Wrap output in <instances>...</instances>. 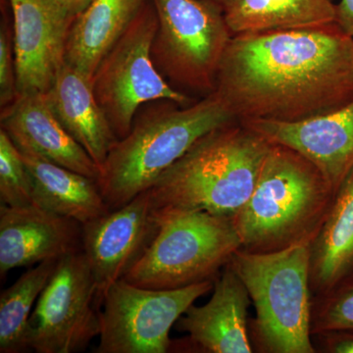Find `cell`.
<instances>
[{
  "instance_id": "1",
  "label": "cell",
  "mask_w": 353,
  "mask_h": 353,
  "mask_svg": "<svg viewBox=\"0 0 353 353\" xmlns=\"http://www.w3.org/2000/svg\"><path fill=\"white\" fill-rule=\"evenodd\" d=\"M215 92L236 119L299 121L353 99V38L336 24L236 34Z\"/></svg>"
},
{
  "instance_id": "2",
  "label": "cell",
  "mask_w": 353,
  "mask_h": 353,
  "mask_svg": "<svg viewBox=\"0 0 353 353\" xmlns=\"http://www.w3.org/2000/svg\"><path fill=\"white\" fill-rule=\"evenodd\" d=\"M271 146L243 124L209 132L148 189L155 212L201 211L233 219L252 196Z\"/></svg>"
},
{
  "instance_id": "3",
  "label": "cell",
  "mask_w": 353,
  "mask_h": 353,
  "mask_svg": "<svg viewBox=\"0 0 353 353\" xmlns=\"http://www.w3.org/2000/svg\"><path fill=\"white\" fill-rule=\"evenodd\" d=\"M334 194L314 164L287 146L272 143L252 196L232 219L241 250L267 253L311 245Z\"/></svg>"
},
{
  "instance_id": "4",
  "label": "cell",
  "mask_w": 353,
  "mask_h": 353,
  "mask_svg": "<svg viewBox=\"0 0 353 353\" xmlns=\"http://www.w3.org/2000/svg\"><path fill=\"white\" fill-rule=\"evenodd\" d=\"M236 120L216 92L189 108L165 106L136 116L129 134L111 148L97 181L110 211L150 189L197 141Z\"/></svg>"
},
{
  "instance_id": "5",
  "label": "cell",
  "mask_w": 353,
  "mask_h": 353,
  "mask_svg": "<svg viewBox=\"0 0 353 353\" xmlns=\"http://www.w3.org/2000/svg\"><path fill=\"white\" fill-rule=\"evenodd\" d=\"M254 305L253 348L265 353H315L311 332L310 243L279 252L239 250L230 261Z\"/></svg>"
},
{
  "instance_id": "6",
  "label": "cell",
  "mask_w": 353,
  "mask_h": 353,
  "mask_svg": "<svg viewBox=\"0 0 353 353\" xmlns=\"http://www.w3.org/2000/svg\"><path fill=\"white\" fill-rule=\"evenodd\" d=\"M155 214L157 236L123 278L131 284L174 290L215 281L241 248L231 218L201 211Z\"/></svg>"
},
{
  "instance_id": "7",
  "label": "cell",
  "mask_w": 353,
  "mask_h": 353,
  "mask_svg": "<svg viewBox=\"0 0 353 353\" xmlns=\"http://www.w3.org/2000/svg\"><path fill=\"white\" fill-rule=\"evenodd\" d=\"M157 29V11L152 2L148 1L102 59L92 78L95 99L118 141L131 131L137 111L143 104L188 102L185 94L164 80L153 61Z\"/></svg>"
},
{
  "instance_id": "8",
  "label": "cell",
  "mask_w": 353,
  "mask_h": 353,
  "mask_svg": "<svg viewBox=\"0 0 353 353\" xmlns=\"http://www.w3.org/2000/svg\"><path fill=\"white\" fill-rule=\"evenodd\" d=\"M158 19L152 57L176 82L196 90L216 85L232 32L217 0H152Z\"/></svg>"
},
{
  "instance_id": "9",
  "label": "cell",
  "mask_w": 353,
  "mask_h": 353,
  "mask_svg": "<svg viewBox=\"0 0 353 353\" xmlns=\"http://www.w3.org/2000/svg\"><path fill=\"white\" fill-rule=\"evenodd\" d=\"M213 287L214 281H206L181 289L154 290L121 279L102 299L101 334L95 352H170L172 327Z\"/></svg>"
},
{
  "instance_id": "10",
  "label": "cell",
  "mask_w": 353,
  "mask_h": 353,
  "mask_svg": "<svg viewBox=\"0 0 353 353\" xmlns=\"http://www.w3.org/2000/svg\"><path fill=\"white\" fill-rule=\"evenodd\" d=\"M94 274L83 250L59 260L30 317V345L37 353L85 350L101 334Z\"/></svg>"
},
{
  "instance_id": "11",
  "label": "cell",
  "mask_w": 353,
  "mask_h": 353,
  "mask_svg": "<svg viewBox=\"0 0 353 353\" xmlns=\"http://www.w3.org/2000/svg\"><path fill=\"white\" fill-rule=\"evenodd\" d=\"M158 228L148 190L122 208L82 225V250L94 274L99 305L110 285L143 256Z\"/></svg>"
},
{
  "instance_id": "12",
  "label": "cell",
  "mask_w": 353,
  "mask_h": 353,
  "mask_svg": "<svg viewBox=\"0 0 353 353\" xmlns=\"http://www.w3.org/2000/svg\"><path fill=\"white\" fill-rule=\"evenodd\" d=\"M18 94H46L65 63L70 16L55 0H9Z\"/></svg>"
},
{
  "instance_id": "13",
  "label": "cell",
  "mask_w": 353,
  "mask_h": 353,
  "mask_svg": "<svg viewBox=\"0 0 353 353\" xmlns=\"http://www.w3.org/2000/svg\"><path fill=\"white\" fill-rule=\"evenodd\" d=\"M252 303L243 281L228 263L215 279L213 294L204 305H190L176 321L188 334L172 341L171 352L252 353L248 306Z\"/></svg>"
},
{
  "instance_id": "14",
  "label": "cell",
  "mask_w": 353,
  "mask_h": 353,
  "mask_svg": "<svg viewBox=\"0 0 353 353\" xmlns=\"http://www.w3.org/2000/svg\"><path fill=\"white\" fill-rule=\"evenodd\" d=\"M241 124L271 143L303 155L317 167L334 192L353 169V99L306 119L248 120Z\"/></svg>"
},
{
  "instance_id": "15",
  "label": "cell",
  "mask_w": 353,
  "mask_h": 353,
  "mask_svg": "<svg viewBox=\"0 0 353 353\" xmlns=\"http://www.w3.org/2000/svg\"><path fill=\"white\" fill-rule=\"evenodd\" d=\"M82 250V224L41 206L0 205V274Z\"/></svg>"
},
{
  "instance_id": "16",
  "label": "cell",
  "mask_w": 353,
  "mask_h": 353,
  "mask_svg": "<svg viewBox=\"0 0 353 353\" xmlns=\"http://www.w3.org/2000/svg\"><path fill=\"white\" fill-rule=\"evenodd\" d=\"M1 129L19 150L99 181L101 169L62 126L46 94H18L2 108Z\"/></svg>"
},
{
  "instance_id": "17",
  "label": "cell",
  "mask_w": 353,
  "mask_h": 353,
  "mask_svg": "<svg viewBox=\"0 0 353 353\" xmlns=\"http://www.w3.org/2000/svg\"><path fill=\"white\" fill-rule=\"evenodd\" d=\"M46 97L62 126L101 169L118 139L95 99L92 81L64 63Z\"/></svg>"
},
{
  "instance_id": "18",
  "label": "cell",
  "mask_w": 353,
  "mask_h": 353,
  "mask_svg": "<svg viewBox=\"0 0 353 353\" xmlns=\"http://www.w3.org/2000/svg\"><path fill=\"white\" fill-rule=\"evenodd\" d=\"M146 2L148 0H94L72 23L65 63L92 81L102 59Z\"/></svg>"
},
{
  "instance_id": "19",
  "label": "cell",
  "mask_w": 353,
  "mask_h": 353,
  "mask_svg": "<svg viewBox=\"0 0 353 353\" xmlns=\"http://www.w3.org/2000/svg\"><path fill=\"white\" fill-rule=\"evenodd\" d=\"M19 150L31 176L37 205L82 225L110 211L97 180L30 150Z\"/></svg>"
},
{
  "instance_id": "20",
  "label": "cell",
  "mask_w": 353,
  "mask_h": 353,
  "mask_svg": "<svg viewBox=\"0 0 353 353\" xmlns=\"http://www.w3.org/2000/svg\"><path fill=\"white\" fill-rule=\"evenodd\" d=\"M353 276V169L334 194L310 245V288L323 296Z\"/></svg>"
},
{
  "instance_id": "21",
  "label": "cell",
  "mask_w": 353,
  "mask_h": 353,
  "mask_svg": "<svg viewBox=\"0 0 353 353\" xmlns=\"http://www.w3.org/2000/svg\"><path fill=\"white\" fill-rule=\"evenodd\" d=\"M219 3L234 36L336 24L332 0H220Z\"/></svg>"
},
{
  "instance_id": "22",
  "label": "cell",
  "mask_w": 353,
  "mask_h": 353,
  "mask_svg": "<svg viewBox=\"0 0 353 353\" xmlns=\"http://www.w3.org/2000/svg\"><path fill=\"white\" fill-rule=\"evenodd\" d=\"M59 260H48L25 272L0 296V352H31L30 317L32 306L48 284Z\"/></svg>"
},
{
  "instance_id": "23",
  "label": "cell",
  "mask_w": 353,
  "mask_h": 353,
  "mask_svg": "<svg viewBox=\"0 0 353 353\" xmlns=\"http://www.w3.org/2000/svg\"><path fill=\"white\" fill-rule=\"evenodd\" d=\"M0 203L10 208L36 204L22 154L3 129L0 130Z\"/></svg>"
},
{
  "instance_id": "24",
  "label": "cell",
  "mask_w": 353,
  "mask_h": 353,
  "mask_svg": "<svg viewBox=\"0 0 353 353\" xmlns=\"http://www.w3.org/2000/svg\"><path fill=\"white\" fill-rule=\"evenodd\" d=\"M353 331V276L323 296H313V334Z\"/></svg>"
},
{
  "instance_id": "25",
  "label": "cell",
  "mask_w": 353,
  "mask_h": 353,
  "mask_svg": "<svg viewBox=\"0 0 353 353\" xmlns=\"http://www.w3.org/2000/svg\"><path fill=\"white\" fill-rule=\"evenodd\" d=\"M15 59H14L13 39L6 19L0 27V103L1 108L10 104L17 97Z\"/></svg>"
},
{
  "instance_id": "26",
  "label": "cell",
  "mask_w": 353,
  "mask_h": 353,
  "mask_svg": "<svg viewBox=\"0 0 353 353\" xmlns=\"http://www.w3.org/2000/svg\"><path fill=\"white\" fill-rule=\"evenodd\" d=\"M319 341L320 352L328 353H353V331H334L313 334Z\"/></svg>"
},
{
  "instance_id": "27",
  "label": "cell",
  "mask_w": 353,
  "mask_h": 353,
  "mask_svg": "<svg viewBox=\"0 0 353 353\" xmlns=\"http://www.w3.org/2000/svg\"><path fill=\"white\" fill-rule=\"evenodd\" d=\"M336 9V24L341 31L353 38V0H341Z\"/></svg>"
},
{
  "instance_id": "28",
  "label": "cell",
  "mask_w": 353,
  "mask_h": 353,
  "mask_svg": "<svg viewBox=\"0 0 353 353\" xmlns=\"http://www.w3.org/2000/svg\"><path fill=\"white\" fill-rule=\"evenodd\" d=\"M55 1H57V3L62 7V9L66 11L70 16L76 18V16L82 13L94 0H55Z\"/></svg>"
},
{
  "instance_id": "29",
  "label": "cell",
  "mask_w": 353,
  "mask_h": 353,
  "mask_svg": "<svg viewBox=\"0 0 353 353\" xmlns=\"http://www.w3.org/2000/svg\"><path fill=\"white\" fill-rule=\"evenodd\" d=\"M217 1H218V2H219V1H220V0H217Z\"/></svg>"
}]
</instances>
